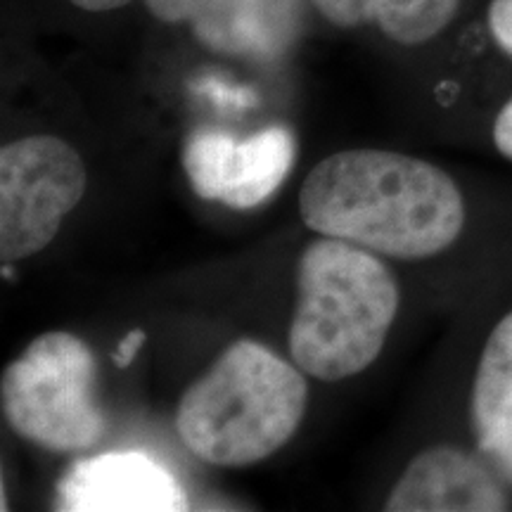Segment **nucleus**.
Masks as SVG:
<instances>
[{"label":"nucleus","instance_id":"obj_3","mask_svg":"<svg viewBox=\"0 0 512 512\" xmlns=\"http://www.w3.org/2000/svg\"><path fill=\"white\" fill-rule=\"evenodd\" d=\"M299 370L252 339L230 344L178 403L183 444L219 467H247L273 456L304 420L309 387Z\"/></svg>","mask_w":512,"mask_h":512},{"label":"nucleus","instance_id":"obj_5","mask_svg":"<svg viewBox=\"0 0 512 512\" xmlns=\"http://www.w3.org/2000/svg\"><path fill=\"white\" fill-rule=\"evenodd\" d=\"M86 166L67 140L31 136L0 150V256L46 249L86 192Z\"/></svg>","mask_w":512,"mask_h":512},{"label":"nucleus","instance_id":"obj_12","mask_svg":"<svg viewBox=\"0 0 512 512\" xmlns=\"http://www.w3.org/2000/svg\"><path fill=\"white\" fill-rule=\"evenodd\" d=\"M486 27L496 46L512 57V0H491L486 10Z\"/></svg>","mask_w":512,"mask_h":512},{"label":"nucleus","instance_id":"obj_1","mask_svg":"<svg viewBox=\"0 0 512 512\" xmlns=\"http://www.w3.org/2000/svg\"><path fill=\"white\" fill-rule=\"evenodd\" d=\"M313 233L392 259H430L453 247L467 221L458 183L425 159L344 150L313 166L299 192Z\"/></svg>","mask_w":512,"mask_h":512},{"label":"nucleus","instance_id":"obj_2","mask_svg":"<svg viewBox=\"0 0 512 512\" xmlns=\"http://www.w3.org/2000/svg\"><path fill=\"white\" fill-rule=\"evenodd\" d=\"M396 313L399 285L380 256L325 235L299 259L290 354L316 380H347L382 354Z\"/></svg>","mask_w":512,"mask_h":512},{"label":"nucleus","instance_id":"obj_15","mask_svg":"<svg viewBox=\"0 0 512 512\" xmlns=\"http://www.w3.org/2000/svg\"><path fill=\"white\" fill-rule=\"evenodd\" d=\"M76 8L88 10V12H107L124 8V5L131 3V0H72Z\"/></svg>","mask_w":512,"mask_h":512},{"label":"nucleus","instance_id":"obj_8","mask_svg":"<svg viewBox=\"0 0 512 512\" xmlns=\"http://www.w3.org/2000/svg\"><path fill=\"white\" fill-rule=\"evenodd\" d=\"M384 510L501 512L510 510V486L479 451L432 446L406 465Z\"/></svg>","mask_w":512,"mask_h":512},{"label":"nucleus","instance_id":"obj_10","mask_svg":"<svg viewBox=\"0 0 512 512\" xmlns=\"http://www.w3.org/2000/svg\"><path fill=\"white\" fill-rule=\"evenodd\" d=\"M470 420L477 451L512 489V311L491 328L479 354Z\"/></svg>","mask_w":512,"mask_h":512},{"label":"nucleus","instance_id":"obj_9","mask_svg":"<svg viewBox=\"0 0 512 512\" xmlns=\"http://www.w3.org/2000/svg\"><path fill=\"white\" fill-rule=\"evenodd\" d=\"M164 22H190L204 46L223 53H273L292 34L297 0H145Z\"/></svg>","mask_w":512,"mask_h":512},{"label":"nucleus","instance_id":"obj_14","mask_svg":"<svg viewBox=\"0 0 512 512\" xmlns=\"http://www.w3.org/2000/svg\"><path fill=\"white\" fill-rule=\"evenodd\" d=\"M145 344V332L143 330H131L128 335L121 339L117 351H114V363L117 368H128L133 363V358L138 356L140 347Z\"/></svg>","mask_w":512,"mask_h":512},{"label":"nucleus","instance_id":"obj_11","mask_svg":"<svg viewBox=\"0 0 512 512\" xmlns=\"http://www.w3.org/2000/svg\"><path fill=\"white\" fill-rule=\"evenodd\" d=\"M320 15L337 27L375 22L401 46H422L448 29L460 0H313Z\"/></svg>","mask_w":512,"mask_h":512},{"label":"nucleus","instance_id":"obj_13","mask_svg":"<svg viewBox=\"0 0 512 512\" xmlns=\"http://www.w3.org/2000/svg\"><path fill=\"white\" fill-rule=\"evenodd\" d=\"M494 145L505 159L512 162V98L498 110L494 121Z\"/></svg>","mask_w":512,"mask_h":512},{"label":"nucleus","instance_id":"obj_6","mask_svg":"<svg viewBox=\"0 0 512 512\" xmlns=\"http://www.w3.org/2000/svg\"><path fill=\"white\" fill-rule=\"evenodd\" d=\"M297 143L290 128L271 126L249 138L200 131L183 147V169L202 200L252 209L271 200L290 174Z\"/></svg>","mask_w":512,"mask_h":512},{"label":"nucleus","instance_id":"obj_4","mask_svg":"<svg viewBox=\"0 0 512 512\" xmlns=\"http://www.w3.org/2000/svg\"><path fill=\"white\" fill-rule=\"evenodd\" d=\"M98 363L72 332H46L3 370L0 401L12 432L48 451H83L105 434Z\"/></svg>","mask_w":512,"mask_h":512},{"label":"nucleus","instance_id":"obj_7","mask_svg":"<svg viewBox=\"0 0 512 512\" xmlns=\"http://www.w3.org/2000/svg\"><path fill=\"white\" fill-rule=\"evenodd\" d=\"M67 512H178L188 510L181 482L140 451L100 453L74 463L57 486Z\"/></svg>","mask_w":512,"mask_h":512}]
</instances>
